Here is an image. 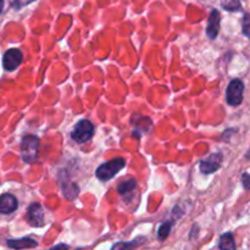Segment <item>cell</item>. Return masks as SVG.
Segmentation results:
<instances>
[{
    "instance_id": "cell-12",
    "label": "cell",
    "mask_w": 250,
    "mask_h": 250,
    "mask_svg": "<svg viewBox=\"0 0 250 250\" xmlns=\"http://www.w3.org/2000/svg\"><path fill=\"white\" fill-rule=\"evenodd\" d=\"M136 187H137V181L129 180V181H126V182L121 183V185L117 187V192H119L121 195L128 194V193H131Z\"/></svg>"
},
{
    "instance_id": "cell-19",
    "label": "cell",
    "mask_w": 250,
    "mask_h": 250,
    "mask_svg": "<svg viewBox=\"0 0 250 250\" xmlns=\"http://www.w3.org/2000/svg\"><path fill=\"white\" fill-rule=\"evenodd\" d=\"M242 182H243L244 188L250 190V175H248V173H244V175L242 176Z\"/></svg>"
},
{
    "instance_id": "cell-8",
    "label": "cell",
    "mask_w": 250,
    "mask_h": 250,
    "mask_svg": "<svg viewBox=\"0 0 250 250\" xmlns=\"http://www.w3.org/2000/svg\"><path fill=\"white\" fill-rule=\"evenodd\" d=\"M220 21H221L220 12L217 10H212L209 16V21H208L207 26V34L210 39H215L217 37V34H219Z\"/></svg>"
},
{
    "instance_id": "cell-10",
    "label": "cell",
    "mask_w": 250,
    "mask_h": 250,
    "mask_svg": "<svg viewBox=\"0 0 250 250\" xmlns=\"http://www.w3.org/2000/svg\"><path fill=\"white\" fill-rule=\"evenodd\" d=\"M38 246L34 239L32 238H21V239H9L7 241V247L11 249L22 250V249H31Z\"/></svg>"
},
{
    "instance_id": "cell-7",
    "label": "cell",
    "mask_w": 250,
    "mask_h": 250,
    "mask_svg": "<svg viewBox=\"0 0 250 250\" xmlns=\"http://www.w3.org/2000/svg\"><path fill=\"white\" fill-rule=\"evenodd\" d=\"M222 156L220 154H215V155H211L210 158L205 159L200 163V171L205 175H209V173L215 172L220 168L221 166Z\"/></svg>"
},
{
    "instance_id": "cell-5",
    "label": "cell",
    "mask_w": 250,
    "mask_h": 250,
    "mask_svg": "<svg viewBox=\"0 0 250 250\" xmlns=\"http://www.w3.org/2000/svg\"><path fill=\"white\" fill-rule=\"evenodd\" d=\"M22 60H23V55H22L21 50H19V49H9L4 54L2 66L6 71H14L21 65Z\"/></svg>"
},
{
    "instance_id": "cell-2",
    "label": "cell",
    "mask_w": 250,
    "mask_h": 250,
    "mask_svg": "<svg viewBox=\"0 0 250 250\" xmlns=\"http://www.w3.org/2000/svg\"><path fill=\"white\" fill-rule=\"evenodd\" d=\"M126 165V161L122 158H116L111 161H107V163L103 164L95 171V175L99 178L100 181H109L116 175L117 172L122 170Z\"/></svg>"
},
{
    "instance_id": "cell-13",
    "label": "cell",
    "mask_w": 250,
    "mask_h": 250,
    "mask_svg": "<svg viewBox=\"0 0 250 250\" xmlns=\"http://www.w3.org/2000/svg\"><path fill=\"white\" fill-rule=\"evenodd\" d=\"M143 241V238H139L137 239V241H132L129 242V243H117L115 244L114 248L111 250H133L134 248H137V247L139 246V242Z\"/></svg>"
},
{
    "instance_id": "cell-16",
    "label": "cell",
    "mask_w": 250,
    "mask_h": 250,
    "mask_svg": "<svg viewBox=\"0 0 250 250\" xmlns=\"http://www.w3.org/2000/svg\"><path fill=\"white\" fill-rule=\"evenodd\" d=\"M242 27H243V33L250 39V14L244 15Z\"/></svg>"
},
{
    "instance_id": "cell-6",
    "label": "cell",
    "mask_w": 250,
    "mask_h": 250,
    "mask_svg": "<svg viewBox=\"0 0 250 250\" xmlns=\"http://www.w3.org/2000/svg\"><path fill=\"white\" fill-rule=\"evenodd\" d=\"M27 220H28L29 225L33 227H41L44 225V212L38 203L29 205L28 210H27Z\"/></svg>"
},
{
    "instance_id": "cell-18",
    "label": "cell",
    "mask_w": 250,
    "mask_h": 250,
    "mask_svg": "<svg viewBox=\"0 0 250 250\" xmlns=\"http://www.w3.org/2000/svg\"><path fill=\"white\" fill-rule=\"evenodd\" d=\"M32 1H34V0H12L11 5L12 7H15V9H20V7L31 4Z\"/></svg>"
},
{
    "instance_id": "cell-14",
    "label": "cell",
    "mask_w": 250,
    "mask_h": 250,
    "mask_svg": "<svg viewBox=\"0 0 250 250\" xmlns=\"http://www.w3.org/2000/svg\"><path fill=\"white\" fill-rule=\"evenodd\" d=\"M63 193H65V197L68 198V199H75L78 193H80V189H78V186H76L75 183H71L67 187L63 186Z\"/></svg>"
},
{
    "instance_id": "cell-4",
    "label": "cell",
    "mask_w": 250,
    "mask_h": 250,
    "mask_svg": "<svg viewBox=\"0 0 250 250\" xmlns=\"http://www.w3.org/2000/svg\"><path fill=\"white\" fill-rule=\"evenodd\" d=\"M243 92H244V84L242 81L233 80L229 82V87H227V103L232 106H238L243 100Z\"/></svg>"
},
{
    "instance_id": "cell-21",
    "label": "cell",
    "mask_w": 250,
    "mask_h": 250,
    "mask_svg": "<svg viewBox=\"0 0 250 250\" xmlns=\"http://www.w3.org/2000/svg\"><path fill=\"white\" fill-rule=\"evenodd\" d=\"M2 9H4V0H0V14H1Z\"/></svg>"
},
{
    "instance_id": "cell-1",
    "label": "cell",
    "mask_w": 250,
    "mask_h": 250,
    "mask_svg": "<svg viewBox=\"0 0 250 250\" xmlns=\"http://www.w3.org/2000/svg\"><path fill=\"white\" fill-rule=\"evenodd\" d=\"M39 139L36 136H26L21 141L22 160L27 164L36 163L38 159Z\"/></svg>"
},
{
    "instance_id": "cell-17",
    "label": "cell",
    "mask_w": 250,
    "mask_h": 250,
    "mask_svg": "<svg viewBox=\"0 0 250 250\" xmlns=\"http://www.w3.org/2000/svg\"><path fill=\"white\" fill-rule=\"evenodd\" d=\"M224 7L229 11H237V10L241 9V4H239V0H232L229 4H224Z\"/></svg>"
},
{
    "instance_id": "cell-11",
    "label": "cell",
    "mask_w": 250,
    "mask_h": 250,
    "mask_svg": "<svg viewBox=\"0 0 250 250\" xmlns=\"http://www.w3.org/2000/svg\"><path fill=\"white\" fill-rule=\"evenodd\" d=\"M220 249L221 250H236L234 238L231 233L222 234L220 238Z\"/></svg>"
},
{
    "instance_id": "cell-15",
    "label": "cell",
    "mask_w": 250,
    "mask_h": 250,
    "mask_svg": "<svg viewBox=\"0 0 250 250\" xmlns=\"http://www.w3.org/2000/svg\"><path fill=\"white\" fill-rule=\"evenodd\" d=\"M170 232H171V222H164V224L160 226V229H159V232H158L159 238L160 239L167 238Z\"/></svg>"
},
{
    "instance_id": "cell-9",
    "label": "cell",
    "mask_w": 250,
    "mask_h": 250,
    "mask_svg": "<svg viewBox=\"0 0 250 250\" xmlns=\"http://www.w3.org/2000/svg\"><path fill=\"white\" fill-rule=\"evenodd\" d=\"M17 209V199L12 194L0 195V214H11Z\"/></svg>"
},
{
    "instance_id": "cell-3",
    "label": "cell",
    "mask_w": 250,
    "mask_h": 250,
    "mask_svg": "<svg viewBox=\"0 0 250 250\" xmlns=\"http://www.w3.org/2000/svg\"><path fill=\"white\" fill-rule=\"evenodd\" d=\"M93 134H94V126L92 122L89 120H81L73 128L71 137L77 143H84L92 138Z\"/></svg>"
},
{
    "instance_id": "cell-20",
    "label": "cell",
    "mask_w": 250,
    "mask_h": 250,
    "mask_svg": "<svg viewBox=\"0 0 250 250\" xmlns=\"http://www.w3.org/2000/svg\"><path fill=\"white\" fill-rule=\"evenodd\" d=\"M50 250H68V247L65 246V244H60V246L54 247V248L50 249Z\"/></svg>"
}]
</instances>
